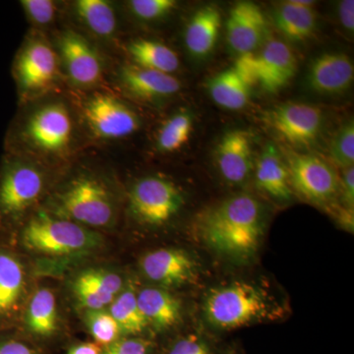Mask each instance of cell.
I'll use <instances>...</instances> for the list:
<instances>
[{
    "instance_id": "6da1fadb",
    "label": "cell",
    "mask_w": 354,
    "mask_h": 354,
    "mask_svg": "<svg viewBox=\"0 0 354 354\" xmlns=\"http://www.w3.org/2000/svg\"><path fill=\"white\" fill-rule=\"evenodd\" d=\"M198 232L216 253L239 262L248 261L262 243L264 208L251 195H235L205 211L198 221Z\"/></svg>"
},
{
    "instance_id": "7a4b0ae2",
    "label": "cell",
    "mask_w": 354,
    "mask_h": 354,
    "mask_svg": "<svg viewBox=\"0 0 354 354\" xmlns=\"http://www.w3.org/2000/svg\"><path fill=\"white\" fill-rule=\"evenodd\" d=\"M21 243L27 250L51 257H76L99 248L102 239L74 221L39 211L26 223Z\"/></svg>"
},
{
    "instance_id": "3957f363",
    "label": "cell",
    "mask_w": 354,
    "mask_h": 354,
    "mask_svg": "<svg viewBox=\"0 0 354 354\" xmlns=\"http://www.w3.org/2000/svg\"><path fill=\"white\" fill-rule=\"evenodd\" d=\"M272 313L269 295L253 283L236 281L209 291L204 302V314L216 330L241 329Z\"/></svg>"
},
{
    "instance_id": "277c9868",
    "label": "cell",
    "mask_w": 354,
    "mask_h": 354,
    "mask_svg": "<svg viewBox=\"0 0 354 354\" xmlns=\"http://www.w3.org/2000/svg\"><path fill=\"white\" fill-rule=\"evenodd\" d=\"M53 215L86 227H108L115 218V206L99 179L79 176L58 193Z\"/></svg>"
},
{
    "instance_id": "5b68a950",
    "label": "cell",
    "mask_w": 354,
    "mask_h": 354,
    "mask_svg": "<svg viewBox=\"0 0 354 354\" xmlns=\"http://www.w3.org/2000/svg\"><path fill=\"white\" fill-rule=\"evenodd\" d=\"M291 189L312 204L327 206L339 195L341 178L333 165L313 153L283 150Z\"/></svg>"
},
{
    "instance_id": "8992f818",
    "label": "cell",
    "mask_w": 354,
    "mask_h": 354,
    "mask_svg": "<svg viewBox=\"0 0 354 354\" xmlns=\"http://www.w3.org/2000/svg\"><path fill=\"white\" fill-rule=\"evenodd\" d=\"M128 202L135 220L151 227H160L178 214L184 198L181 190L169 179L148 176L132 186Z\"/></svg>"
},
{
    "instance_id": "52a82bcc",
    "label": "cell",
    "mask_w": 354,
    "mask_h": 354,
    "mask_svg": "<svg viewBox=\"0 0 354 354\" xmlns=\"http://www.w3.org/2000/svg\"><path fill=\"white\" fill-rule=\"evenodd\" d=\"M27 141L46 153H64L73 138V121L68 109L62 102H53L37 109L25 127Z\"/></svg>"
},
{
    "instance_id": "ba28073f",
    "label": "cell",
    "mask_w": 354,
    "mask_h": 354,
    "mask_svg": "<svg viewBox=\"0 0 354 354\" xmlns=\"http://www.w3.org/2000/svg\"><path fill=\"white\" fill-rule=\"evenodd\" d=\"M266 121L279 137L293 147L315 143L322 131L323 113L304 102H286L266 114Z\"/></svg>"
},
{
    "instance_id": "9c48e42d",
    "label": "cell",
    "mask_w": 354,
    "mask_h": 354,
    "mask_svg": "<svg viewBox=\"0 0 354 354\" xmlns=\"http://www.w3.org/2000/svg\"><path fill=\"white\" fill-rule=\"evenodd\" d=\"M84 116L95 136L121 139L138 131L141 121L124 102L108 94H95L84 104Z\"/></svg>"
},
{
    "instance_id": "30bf717a",
    "label": "cell",
    "mask_w": 354,
    "mask_h": 354,
    "mask_svg": "<svg viewBox=\"0 0 354 354\" xmlns=\"http://www.w3.org/2000/svg\"><path fill=\"white\" fill-rule=\"evenodd\" d=\"M44 176L36 165L16 162L0 179V216L9 218L24 213L41 196Z\"/></svg>"
},
{
    "instance_id": "8fae6325",
    "label": "cell",
    "mask_w": 354,
    "mask_h": 354,
    "mask_svg": "<svg viewBox=\"0 0 354 354\" xmlns=\"http://www.w3.org/2000/svg\"><path fill=\"white\" fill-rule=\"evenodd\" d=\"M16 76L26 94L50 90L58 77V58L55 50L41 39H32L21 51Z\"/></svg>"
},
{
    "instance_id": "7c38bea8",
    "label": "cell",
    "mask_w": 354,
    "mask_h": 354,
    "mask_svg": "<svg viewBox=\"0 0 354 354\" xmlns=\"http://www.w3.org/2000/svg\"><path fill=\"white\" fill-rule=\"evenodd\" d=\"M253 55H241L230 68L209 79V95L221 108L239 111L248 104L253 86L256 85Z\"/></svg>"
},
{
    "instance_id": "4fadbf2b",
    "label": "cell",
    "mask_w": 354,
    "mask_h": 354,
    "mask_svg": "<svg viewBox=\"0 0 354 354\" xmlns=\"http://www.w3.org/2000/svg\"><path fill=\"white\" fill-rule=\"evenodd\" d=\"M256 85L269 94L285 88L297 71V59L290 46L278 39H270L259 53L253 55Z\"/></svg>"
},
{
    "instance_id": "5bb4252c",
    "label": "cell",
    "mask_w": 354,
    "mask_h": 354,
    "mask_svg": "<svg viewBox=\"0 0 354 354\" xmlns=\"http://www.w3.org/2000/svg\"><path fill=\"white\" fill-rule=\"evenodd\" d=\"M58 50L72 83L80 87H92L101 81V58L80 34L74 31L64 32L58 41Z\"/></svg>"
},
{
    "instance_id": "9a60e30c",
    "label": "cell",
    "mask_w": 354,
    "mask_h": 354,
    "mask_svg": "<svg viewBox=\"0 0 354 354\" xmlns=\"http://www.w3.org/2000/svg\"><path fill=\"white\" fill-rule=\"evenodd\" d=\"M140 269L147 279L160 286H179L190 283L197 272V264L190 254L177 248H160L145 254Z\"/></svg>"
},
{
    "instance_id": "2e32d148",
    "label": "cell",
    "mask_w": 354,
    "mask_h": 354,
    "mask_svg": "<svg viewBox=\"0 0 354 354\" xmlns=\"http://www.w3.org/2000/svg\"><path fill=\"white\" fill-rule=\"evenodd\" d=\"M123 279L118 272L90 268L76 274L71 290L77 304L88 310L106 309L123 290Z\"/></svg>"
},
{
    "instance_id": "e0dca14e",
    "label": "cell",
    "mask_w": 354,
    "mask_h": 354,
    "mask_svg": "<svg viewBox=\"0 0 354 354\" xmlns=\"http://www.w3.org/2000/svg\"><path fill=\"white\" fill-rule=\"evenodd\" d=\"M227 39L239 55L253 53L264 41L267 20L257 4L241 1L230 10L227 21Z\"/></svg>"
},
{
    "instance_id": "ac0fdd59",
    "label": "cell",
    "mask_w": 354,
    "mask_h": 354,
    "mask_svg": "<svg viewBox=\"0 0 354 354\" xmlns=\"http://www.w3.org/2000/svg\"><path fill=\"white\" fill-rule=\"evenodd\" d=\"M216 162L228 183L241 185L253 171V142L250 133L236 129L221 137L216 150Z\"/></svg>"
},
{
    "instance_id": "d6986e66",
    "label": "cell",
    "mask_w": 354,
    "mask_h": 354,
    "mask_svg": "<svg viewBox=\"0 0 354 354\" xmlns=\"http://www.w3.org/2000/svg\"><path fill=\"white\" fill-rule=\"evenodd\" d=\"M23 324L26 334L31 337L30 341L36 344L57 339L60 324L57 297L53 290L39 288L32 293L26 307Z\"/></svg>"
},
{
    "instance_id": "ffe728a7",
    "label": "cell",
    "mask_w": 354,
    "mask_h": 354,
    "mask_svg": "<svg viewBox=\"0 0 354 354\" xmlns=\"http://www.w3.org/2000/svg\"><path fill=\"white\" fill-rule=\"evenodd\" d=\"M354 68L346 53H323L312 62L308 84L319 94L335 95L344 92L353 81Z\"/></svg>"
},
{
    "instance_id": "44dd1931",
    "label": "cell",
    "mask_w": 354,
    "mask_h": 354,
    "mask_svg": "<svg viewBox=\"0 0 354 354\" xmlns=\"http://www.w3.org/2000/svg\"><path fill=\"white\" fill-rule=\"evenodd\" d=\"M120 81L128 92L140 99L155 101L176 95L180 90V81L171 74L137 66L124 65L120 69Z\"/></svg>"
},
{
    "instance_id": "7402d4cb",
    "label": "cell",
    "mask_w": 354,
    "mask_h": 354,
    "mask_svg": "<svg viewBox=\"0 0 354 354\" xmlns=\"http://www.w3.org/2000/svg\"><path fill=\"white\" fill-rule=\"evenodd\" d=\"M25 288L24 265L12 251L0 247V327L17 313Z\"/></svg>"
},
{
    "instance_id": "603a6c76",
    "label": "cell",
    "mask_w": 354,
    "mask_h": 354,
    "mask_svg": "<svg viewBox=\"0 0 354 354\" xmlns=\"http://www.w3.org/2000/svg\"><path fill=\"white\" fill-rule=\"evenodd\" d=\"M255 183L258 189L272 199L288 202L292 198L285 158L272 143L267 144L258 158Z\"/></svg>"
},
{
    "instance_id": "cb8c5ba5",
    "label": "cell",
    "mask_w": 354,
    "mask_h": 354,
    "mask_svg": "<svg viewBox=\"0 0 354 354\" xmlns=\"http://www.w3.org/2000/svg\"><path fill=\"white\" fill-rule=\"evenodd\" d=\"M137 301L149 327L157 332L174 329L181 320L180 301L164 288H143L137 293Z\"/></svg>"
},
{
    "instance_id": "d4e9b609",
    "label": "cell",
    "mask_w": 354,
    "mask_h": 354,
    "mask_svg": "<svg viewBox=\"0 0 354 354\" xmlns=\"http://www.w3.org/2000/svg\"><path fill=\"white\" fill-rule=\"evenodd\" d=\"M221 14L216 6H205L193 14L185 30L186 48L192 57H208L215 48L221 28Z\"/></svg>"
},
{
    "instance_id": "484cf974",
    "label": "cell",
    "mask_w": 354,
    "mask_h": 354,
    "mask_svg": "<svg viewBox=\"0 0 354 354\" xmlns=\"http://www.w3.org/2000/svg\"><path fill=\"white\" fill-rule=\"evenodd\" d=\"M272 18L279 31L293 41L311 38L317 27V13L312 1L291 0L279 4Z\"/></svg>"
},
{
    "instance_id": "4316f807",
    "label": "cell",
    "mask_w": 354,
    "mask_h": 354,
    "mask_svg": "<svg viewBox=\"0 0 354 354\" xmlns=\"http://www.w3.org/2000/svg\"><path fill=\"white\" fill-rule=\"evenodd\" d=\"M135 65L143 68L171 74L179 68L178 55L169 46L153 39H136L128 46Z\"/></svg>"
},
{
    "instance_id": "83f0119b",
    "label": "cell",
    "mask_w": 354,
    "mask_h": 354,
    "mask_svg": "<svg viewBox=\"0 0 354 354\" xmlns=\"http://www.w3.org/2000/svg\"><path fill=\"white\" fill-rule=\"evenodd\" d=\"M109 312L120 326L122 337H141L149 327L137 301V293L127 288L109 306Z\"/></svg>"
},
{
    "instance_id": "f1b7e54d",
    "label": "cell",
    "mask_w": 354,
    "mask_h": 354,
    "mask_svg": "<svg viewBox=\"0 0 354 354\" xmlns=\"http://www.w3.org/2000/svg\"><path fill=\"white\" fill-rule=\"evenodd\" d=\"M75 11L84 24L94 34L111 37L116 30V16L113 6L106 0H78Z\"/></svg>"
},
{
    "instance_id": "f546056e",
    "label": "cell",
    "mask_w": 354,
    "mask_h": 354,
    "mask_svg": "<svg viewBox=\"0 0 354 354\" xmlns=\"http://www.w3.org/2000/svg\"><path fill=\"white\" fill-rule=\"evenodd\" d=\"M192 116L186 111L172 115L158 131L157 147L162 153H174L180 150L189 140L192 132Z\"/></svg>"
},
{
    "instance_id": "4dcf8cb0",
    "label": "cell",
    "mask_w": 354,
    "mask_h": 354,
    "mask_svg": "<svg viewBox=\"0 0 354 354\" xmlns=\"http://www.w3.org/2000/svg\"><path fill=\"white\" fill-rule=\"evenodd\" d=\"M85 312L86 327L94 344L104 348L122 337L120 326L109 310H88Z\"/></svg>"
},
{
    "instance_id": "1f68e13d",
    "label": "cell",
    "mask_w": 354,
    "mask_h": 354,
    "mask_svg": "<svg viewBox=\"0 0 354 354\" xmlns=\"http://www.w3.org/2000/svg\"><path fill=\"white\" fill-rule=\"evenodd\" d=\"M329 156L332 162L342 169L353 167L354 123L349 120L342 125L330 144Z\"/></svg>"
},
{
    "instance_id": "d6a6232c",
    "label": "cell",
    "mask_w": 354,
    "mask_h": 354,
    "mask_svg": "<svg viewBox=\"0 0 354 354\" xmlns=\"http://www.w3.org/2000/svg\"><path fill=\"white\" fill-rule=\"evenodd\" d=\"M157 354H221L213 342L203 335L187 334L176 337Z\"/></svg>"
},
{
    "instance_id": "836d02e7",
    "label": "cell",
    "mask_w": 354,
    "mask_h": 354,
    "mask_svg": "<svg viewBox=\"0 0 354 354\" xmlns=\"http://www.w3.org/2000/svg\"><path fill=\"white\" fill-rule=\"evenodd\" d=\"M132 13L139 19L155 21L162 19L176 6L174 0H132L129 2Z\"/></svg>"
},
{
    "instance_id": "e575fe53",
    "label": "cell",
    "mask_w": 354,
    "mask_h": 354,
    "mask_svg": "<svg viewBox=\"0 0 354 354\" xmlns=\"http://www.w3.org/2000/svg\"><path fill=\"white\" fill-rule=\"evenodd\" d=\"M152 341L144 337H122L102 348V354H157Z\"/></svg>"
},
{
    "instance_id": "d590c367",
    "label": "cell",
    "mask_w": 354,
    "mask_h": 354,
    "mask_svg": "<svg viewBox=\"0 0 354 354\" xmlns=\"http://www.w3.org/2000/svg\"><path fill=\"white\" fill-rule=\"evenodd\" d=\"M30 19L39 26L53 22L57 14V6L51 0H24L21 1Z\"/></svg>"
},
{
    "instance_id": "8d00e7d4",
    "label": "cell",
    "mask_w": 354,
    "mask_h": 354,
    "mask_svg": "<svg viewBox=\"0 0 354 354\" xmlns=\"http://www.w3.org/2000/svg\"><path fill=\"white\" fill-rule=\"evenodd\" d=\"M0 354H46V351L29 339L0 335Z\"/></svg>"
},
{
    "instance_id": "74e56055",
    "label": "cell",
    "mask_w": 354,
    "mask_h": 354,
    "mask_svg": "<svg viewBox=\"0 0 354 354\" xmlns=\"http://www.w3.org/2000/svg\"><path fill=\"white\" fill-rule=\"evenodd\" d=\"M339 193H342V202L346 209H353L354 205V169L353 167L344 169L341 178Z\"/></svg>"
},
{
    "instance_id": "f35d334b",
    "label": "cell",
    "mask_w": 354,
    "mask_h": 354,
    "mask_svg": "<svg viewBox=\"0 0 354 354\" xmlns=\"http://www.w3.org/2000/svg\"><path fill=\"white\" fill-rule=\"evenodd\" d=\"M339 18L341 24L348 32L354 30V1L344 0L339 6Z\"/></svg>"
},
{
    "instance_id": "ab89813d",
    "label": "cell",
    "mask_w": 354,
    "mask_h": 354,
    "mask_svg": "<svg viewBox=\"0 0 354 354\" xmlns=\"http://www.w3.org/2000/svg\"><path fill=\"white\" fill-rule=\"evenodd\" d=\"M102 348L93 342L72 344L66 354H102Z\"/></svg>"
}]
</instances>
